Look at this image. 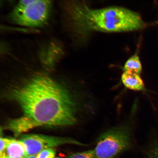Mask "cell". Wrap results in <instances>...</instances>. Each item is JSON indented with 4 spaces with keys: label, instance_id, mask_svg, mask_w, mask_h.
Returning a JSON list of instances; mask_svg holds the SVG:
<instances>
[{
    "label": "cell",
    "instance_id": "6da1fadb",
    "mask_svg": "<svg viewBox=\"0 0 158 158\" xmlns=\"http://www.w3.org/2000/svg\"><path fill=\"white\" fill-rule=\"evenodd\" d=\"M8 94L23 112L21 117L10 120L6 127L16 136L39 126H70L77 120V103L74 98L46 74L33 75Z\"/></svg>",
    "mask_w": 158,
    "mask_h": 158
},
{
    "label": "cell",
    "instance_id": "7a4b0ae2",
    "mask_svg": "<svg viewBox=\"0 0 158 158\" xmlns=\"http://www.w3.org/2000/svg\"><path fill=\"white\" fill-rule=\"evenodd\" d=\"M69 3L67 15L71 28L82 39H86L93 31H135L147 25L138 13L125 8L114 6L93 9L80 2Z\"/></svg>",
    "mask_w": 158,
    "mask_h": 158
},
{
    "label": "cell",
    "instance_id": "3957f363",
    "mask_svg": "<svg viewBox=\"0 0 158 158\" xmlns=\"http://www.w3.org/2000/svg\"><path fill=\"white\" fill-rule=\"evenodd\" d=\"M137 104L136 101L125 121L101 134L93 150L95 158H113L129 147Z\"/></svg>",
    "mask_w": 158,
    "mask_h": 158
},
{
    "label": "cell",
    "instance_id": "277c9868",
    "mask_svg": "<svg viewBox=\"0 0 158 158\" xmlns=\"http://www.w3.org/2000/svg\"><path fill=\"white\" fill-rule=\"evenodd\" d=\"M52 5V0H37L27 5H18L10 14L9 21L24 27L42 26L48 21Z\"/></svg>",
    "mask_w": 158,
    "mask_h": 158
},
{
    "label": "cell",
    "instance_id": "5b68a950",
    "mask_svg": "<svg viewBox=\"0 0 158 158\" xmlns=\"http://www.w3.org/2000/svg\"><path fill=\"white\" fill-rule=\"evenodd\" d=\"M19 140L24 145L27 156H35L43 150L65 144L85 145L72 138L41 134L23 135Z\"/></svg>",
    "mask_w": 158,
    "mask_h": 158
},
{
    "label": "cell",
    "instance_id": "8992f818",
    "mask_svg": "<svg viewBox=\"0 0 158 158\" xmlns=\"http://www.w3.org/2000/svg\"><path fill=\"white\" fill-rule=\"evenodd\" d=\"M121 79L126 88L134 91L145 92L147 91L141 75L129 71H123Z\"/></svg>",
    "mask_w": 158,
    "mask_h": 158
},
{
    "label": "cell",
    "instance_id": "52a82bcc",
    "mask_svg": "<svg viewBox=\"0 0 158 158\" xmlns=\"http://www.w3.org/2000/svg\"><path fill=\"white\" fill-rule=\"evenodd\" d=\"M27 156L25 148L22 142L20 140L11 139L4 156L10 158H25Z\"/></svg>",
    "mask_w": 158,
    "mask_h": 158
},
{
    "label": "cell",
    "instance_id": "ba28073f",
    "mask_svg": "<svg viewBox=\"0 0 158 158\" xmlns=\"http://www.w3.org/2000/svg\"><path fill=\"white\" fill-rule=\"evenodd\" d=\"M143 68L138 52H136L126 61L123 68V71H129L140 75Z\"/></svg>",
    "mask_w": 158,
    "mask_h": 158
},
{
    "label": "cell",
    "instance_id": "9c48e42d",
    "mask_svg": "<svg viewBox=\"0 0 158 158\" xmlns=\"http://www.w3.org/2000/svg\"><path fill=\"white\" fill-rule=\"evenodd\" d=\"M68 158H95L93 150H90L81 152L74 153L69 155Z\"/></svg>",
    "mask_w": 158,
    "mask_h": 158
},
{
    "label": "cell",
    "instance_id": "30bf717a",
    "mask_svg": "<svg viewBox=\"0 0 158 158\" xmlns=\"http://www.w3.org/2000/svg\"><path fill=\"white\" fill-rule=\"evenodd\" d=\"M56 152L52 148L43 150L37 154V158H54Z\"/></svg>",
    "mask_w": 158,
    "mask_h": 158
},
{
    "label": "cell",
    "instance_id": "8fae6325",
    "mask_svg": "<svg viewBox=\"0 0 158 158\" xmlns=\"http://www.w3.org/2000/svg\"><path fill=\"white\" fill-rule=\"evenodd\" d=\"M1 148H0V156H4L6 149L11 139L9 138H1Z\"/></svg>",
    "mask_w": 158,
    "mask_h": 158
},
{
    "label": "cell",
    "instance_id": "7c38bea8",
    "mask_svg": "<svg viewBox=\"0 0 158 158\" xmlns=\"http://www.w3.org/2000/svg\"><path fill=\"white\" fill-rule=\"evenodd\" d=\"M36 1L37 0H19L18 5H27Z\"/></svg>",
    "mask_w": 158,
    "mask_h": 158
},
{
    "label": "cell",
    "instance_id": "4fadbf2b",
    "mask_svg": "<svg viewBox=\"0 0 158 158\" xmlns=\"http://www.w3.org/2000/svg\"><path fill=\"white\" fill-rule=\"evenodd\" d=\"M149 158H158V153H153Z\"/></svg>",
    "mask_w": 158,
    "mask_h": 158
},
{
    "label": "cell",
    "instance_id": "5bb4252c",
    "mask_svg": "<svg viewBox=\"0 0 158 158\" xmlns=\"http://www.w3.org/2000/svg\"><path fill=\"white\" fill-rule=\"evenodd\" d=\"M25 158H37L35 156H27Z\"/></svg>",
    "mask_w": 158,
    "mask_h": 158
},
{
    "label": "cell",
    "instance_id": "9a60e30c",
    "mask_svg": "<svg viewBox=\"0 0 158 158\" xmlns=\"http://www.w3.org/2000/svg\"><path fill=\"white\" fill-rule=\"evenodd\" d=\"M10 158L9 157H8L7 156H3V157H1V158Z\"/></svg>",
    "mask_w": 158,
    "mask_h": 158
},
{
    "label": "cell",
    "instance_id": "2e32d148",
    "mask_svg": "<svg viewBox=\"0 0 158 158\" xmlns=\"http://www.w3.org/2000/svg\"><path fill=\"white\" fill-rule=\"evenodd\" d=\"M9 1L11 2H12L14 1V0H9Z\"/></svg>",
    "mask_w": 158,
    "mask_h": 158
},
{
    "label": "cell",
    "instance_id": "e0dca14e",
    "mask_svg": "<svg viewBox=\"0 0 158 158\" xmlns=\"http://www.w3.org/2000/svg\"><path fill=\"white\" fill-rule=\"evenodd\" d=\"M60 158L57 157V158Z\"/></svg>",
    "mask_w": 158,
    "mask_h": 158
}]
</instances>
